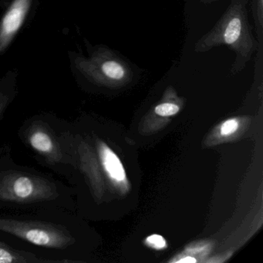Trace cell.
Returning <instances> with one entry per match:
<instances>
[{
  "label": "cell",
  "instance_id": "obj_4",
  "mask_svg": "<svg viewBox=\"0 0 263 263\" xmlns=\"http://www.w3.org/2000/svg\"><path fill=\"white\" fill-rule=\"evenodd\" d=\"M245 13L244 8L231 9L230 13L223 19L215 34H212L205 44L211 46L218 44L238 46L240 40L248 32Z\"/></svg>",
  "mask_w": 263,
  "mask_h": 263
},
{
  "label": "cell",
  "instance_id": "obj_6",
  "mask_svg": "<svg viewBox=\"0 0 263 263\" xmlns=\"http://www.w3.org/2000/svg\"><path fill=\"white\" fill-rule=\"evenodd\" d=\"M80 67L87 73H100L110 81H121L127 72L125 67L114 58L84 61L80 63Z\"/></svg>",
  "mask_w": 263,
  "mask_h": 263
},
{
  "label": "cell",
  "instance_id": "obj_13",
  "mask_svg": "<svg viewBox=\"0 0 263 263\" xmlns=\"http://www.w3.org/2000/svg\"><path fill=\"white\" fill-rule=\"evenodd\" d=\"M178 262L194 263L196 262V259H195V258H192V257H185V258L179 260V261H178Z\"/></svg>",
  "mask_w": 263,
  "mask_h": 263
},
{
  "label": "cell",
  "instance_id": "obj_1",
  "mask_svg": "<svg viewBox=\"0 0 263 263\" xmlns=\"http://www.w3.org/2000/svg\"><path fill=\"white\" fill-rule=\"evenodd\" d=\"M79 216L61 209L0 213V239L55 263L79 262L84 250Z\"/></svg>",
  "mask_w": 263,
  "mask_h": 263
},
{
  "label": "cell",
  "instance_id": "obj_8",
  "mask_svg": "<svg viewBox=\"0 0 263 263\" xmlns=\"http://www.w3.org/2000/svg\"><path fill=\"white\" fill-rule=\"evenodd\" d=\"M98 146L101 165L107 175L116 181L124 180L125 178V172L116 154L105 143H99Z\"/></svg>",
  "mask_w": 263,
  "mask_h": 263
},
{
  "label": "cell",
  "instance_id": "obj_2",
  "mask_svg": "<svg viewBox=\"0 0 263 263\" xmlns=\"http://www.w3.org/2000/svg\"><path fill=\"white\" fill-rule=\"evenodd\" d=\"M47 209L77 212L73 189L50 174L18 164L10 144L0 146V213Z\"/></svg>",
  "mask_w": 263,
  "mask_h": 263
},
{
  "label": "cell",
  "instance_id": "obj_7",
  "mask_svg": "<svg viewBox=\"0 0 263 263\" xmlns=\"http://www.w3.org/2000/svg\"><path fill=\"white\" fill-rule=\"evenodd\" d=\"M0 263H55L33 252L18 249L0 239Z\"/></svg>",
  "mask_w": 263,
  "mask_h": 263
},
{
  "label": "cell",
  "instance_id": "obj_12",
  "mask_svg": "<svg viewBox=\"0 0 263 263\" xmlns=\"http://www.w3.org/2000/svg\"><path fill=\"white\" fill-rule=\"evenodd\" d=\"M238 122L235 120H229L222 124L221 133L222 135H229L234 133L238 128Z\"/></svg>",
  "mask_w": 263,
  "mask_h": 263
},
{
  "label": "cell",
  "instance_id": "obj_10",
  "mask_svg": "<svg viewBox=\"0 0 263 263\" xmlns=\"http://www.w3.org/2000/svg\"><path fill=\"white\" fill-rule=\"evenodd\" d=\"M179 110V107L174 104L171 103H164L160 104L155 108V112L160 116L168 117L172 116L178 113Z\"/></svg>",
  "mask_w": 263,
  "mask_h": 263
},
{
  "label": "cell",
  "instance_id": "obj_11",
  "mask_svg": "<svg viewBox=\"0 0 263 263\" xmlns=\"http://www.w3.org/2000/svg\"><path fill=\"white\" fill-rule=\"evenodd\" d=\"M147 243L149 246L157 249H163L166 246L165 240L159 235H151L147 238Z\"/></svg>",
  "mask_w": 263,
  "mask_h": 263
},
{
  "label": "cell",
  "instance_id": "obj_5",
  "mask_svg": "<svg viewBox=\"0 0 263 263\" xmlns=\"http://www.w3.org/2000/svg\"><path fill=\"white\" fill-rule=\"evenodd\" d=\"M34 0H13L0 24V53H4L22 27Z\"/></svg>",
  "mask_w": 263,
  "mask_h": 263
},
{
  "label": "cell",
  "instance_id": "obj_9",
  "mask_svg": "<svg viewBox=\"0 0 263 263\" xmlns=\"http://www.w3.org/2000/svg\"><path fill=\"white\" fill-rule=\"evenodd\" d=\"M15 78L13 75H8L0 81V121L17 95Z\"/></svg>",
  "mask_w": 263,
  "mask_h": 263
},
{
  "label": "cell",
  "instance_id": "obj_3",
  "mask_svg": "<svg viewBox=\"0 0 263 263\" xmlns=\"http://www.w3.org/2000/svg\"><path fill=\"white\" fill-rule=\"evenodd\" d=\"M69 121L51 113L27 118L18 129L21 142L43 167L67 180L73 172V161L67 144Z\"/></svg>",
  "mask_w": 263,
  "mask_h": 263
}]
</instances>
